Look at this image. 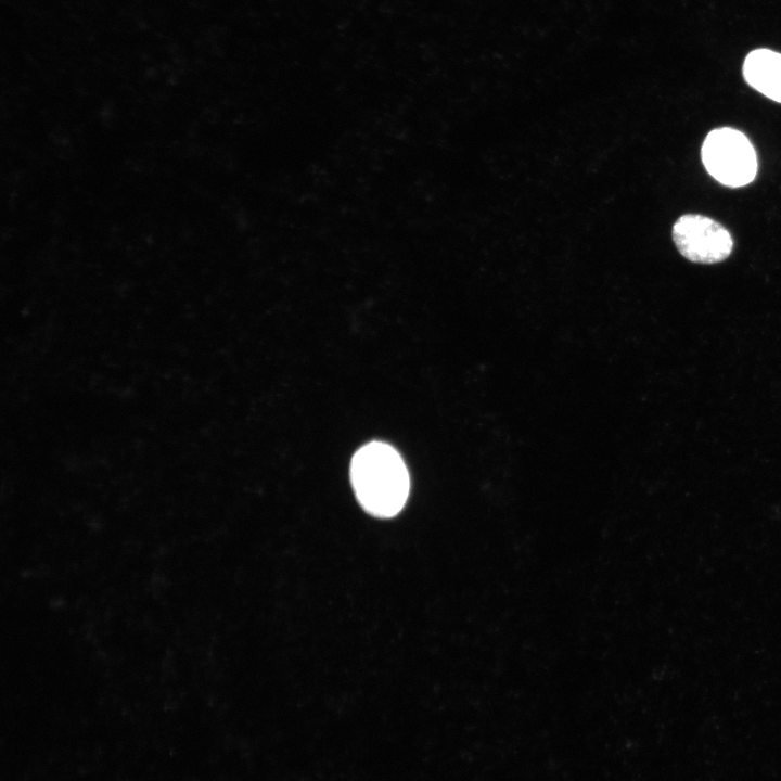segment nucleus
<instances>
[{"label":"nucleus","mask_w":781,"mask_h":781,"mask_svg":"<svg viewBox=\"0 0 781 781\" xmlns=\"http://www.w3.org/2000/svg\"><path fill=\"white\" fill-rule=\"evenodd\" d=\"M350 481L359 503L374 516L392 517L407 501V468L387 444L373 441L361 447L351 460Z\"/></svg>","instance_id":"nucleus-1"},{"label":"nucleus","mask_w":781,"mask_h":781,"mask_svg":"<svg viewBox=\"0 0 781 781\" xmlns=\"http://www.w3.org/2000/svg\"><path fill=\"white\" fill-rule=\"evenodd\" d=\"M701 155L707 172L726 187H744L756 176L755 150L746 136L737 129L722 127L709 131Z\"/></svg>","instance_id":"nucleus-2"},{"label":"nucleus","mask_w":781,"mask_h":781,"mask_svg":"<svg viewBox=\"0 0 781 781\" xmlns=\"http://www.w3.org/2000/svg\"><path fill=\"white\" fill-rule=\"evenodd\" d=\"M671 236L679 253L699 264L722 261L733 247L732 238L722 225L697 214L679 217L673 226Z\"/></svg>","instance_id":"nucleus-3"},{"label":"nucleus","mask_w":781,"mask_h":781,"mask_svg":"<svg viewBox=\"0 0 781 781\" xmlns=\"http://www.w3.org/2000/svg\"><path fill=\"white\" fill-rule=\"evenodd\" d=\"M745 81L767 98L781 103V54L757 49L747 54L743 63Z\"/></svg>","instance_id":"nucleus-4"}]
</instances>
